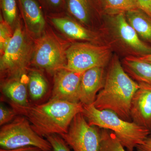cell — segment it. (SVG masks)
I'll use <instances>...</instances> for the list:
<instances>
[{"label":"cell","instance_id":"cell-1","mask_svg":"<svg viewBox=\"0 0 151 151\" xmlns=\"http://www.w3.org/2000/svg\"><path fill=\"white\" fill-rule=\"evenodd\" d=\"M10 103L17 114L28 119L38 134L45 137L66 133L73 118L81 113L83 108L80 102L71 103L51 99L38 105L23 106L12 102Z\"/></svg>","mask_w":151,"mask_h":151},{"label":"cell","instance_id":"cell-2","mask_svg":"<svg viewBox=\"0 0 151 151\" xmlns=\"http://www.w3.org/2000/svg\"><path fill=\"white\" fill-rule=\"evenodd\" d=\"M139 88V83L130 77L119 58L114 55L111 59L104 86L93 104L98 110L113 111L123 120L129 122L132 97Z\"/></svg>","mask_w":151,"mask_h":151},{"label":"cell","instance_id":"cell-3","mask_svg":"<svg viewBox=\"0 0 151 151\" xmlns=\"http://www.w3.org/2000/svg\"><path fill=\"white\" fill-rule=\"evenodd\" d=\"M83 106L81 113L89 125L113 132L127 151H134L151 134L149 130L123 120L113 111L98 110L93 104Z\"/></svg>","mask_w":151,"mask_h":151},{"label":"cell","instance_id":"cell-4","mask_svg":"<svg viewBox=\"0 0 151 151\" xmlns=\"http://www.w3.org/2000/svg\"><path fill=\"white\" fill-rule=\"evenodd\" d=\"M35 44L20 24L0 59L1 77L6 78L23 76L32 60Z\"/></svg>","mask_w":151,"mask_h":151},{"label":"cell","instance_id":"cell-5","mask_svg":"<svg viewBox=\"0 0 151 151\" xmlns=\"http://www.w3.org/2000/svg\"><path fill=\"white\" fill-rule=\"evenodd\" d=\"M0 146L5 150L33 146L44 151H52L49 142L38 134L28 119L22 116L1 128Z\"/></svg>","mask_w":151,"mask_h":151},{"label":"cell","instance_id":"cell-6","mask_svg":"<svg viewBox=\"0 0 151 151\" xmlns=\"http://www.w3.org/2000/svg\"><path fill=\"white\" fill-rule=\"evenodd\" d=\"M110 46L89 42L72 43L66 50V63L64 68L83 73L96 67H105L111 60Z\"/></svg>","mask_w":151,"mask_h":151},{"label":"cell","instance_id":"cell-7","mask_svg":"<svg viewBox=\"0 0 151 151\" xmlns=\"http://www.w3.org/2000/svg\"><path fill=\"white\" fill-rule=\"evenodd\" d=\"M68 47L52 34H45L35 44L31 62L37 67L54 74L65 67Z\"/></svg>","mask_w":151,"mask_h":151},{"label":"cell","instance_id":"cell-8","mask_svg":"<svg viewBox=\"0 0 151 151\" xmlns=\"http://www.w3.org/2000/svg\"><path fill=\"white\" fill-rule=\"evenodd\" d=\"M60 136L74 151L99 150L100 131L89 125L81 113L73 118L67 132Z\"/></svg>","mask_w":151,"mask_h":151},{"label":"cell","instance_id":"cell-9","mask_svg":"<svg viewBox=\"0 0 151 151\" xmlns=\"http://www.w3.org/2000/svg\"><path fill=\"white\" fill-rule=\"evenodd\" d=\"M113 32L120 42L140 57L151 54V46L141 40L137 33L127 21L125 13L113 15L111 19Z\"/></svg>","mask_w":151,"mask_h":151},{"label":"cell","instance_id":"cell-10","mask_svg":"<svg viewBox=\"0 0 151 151\" xmlns=\"http://www.w3.org/2000/svg\"><path fill=\"white\" fill-rule=\"evenodd\" d=\"M83 73L63 68L54 74V85L51 99L78 103L79 89Z\"/></svg>","mask_w":151,"mask_h":151},{"label":"cell","instance_id":"cell-11","mask_svg":"<svg viewBox=\"0 0 151 151\" xmlns=\"http://www.w3.org/2000/svg\"><path fill=\"white\" fill-rule=\"evenodd\" d=\"M138 83L139 88L131 102L130 117L132 122L151 132V86Z\"/></svg>","mask_w":151,"mask_h":151},{"label":"cell","instance_id":"cell-12","mask_svg":"<svg viewBox=\"0 0 151 151\" xmlns=\"http://www.w3.org/2000/svg\"><path fill=\"white\" fill-rule=\"evenodd\" d=\"M104 67H96L83 72L79 89V101L82 105L94 103L99 92L105 84Z\"/></svg>","mask_w":151,"mask_h":151},{"label":"cell","instance_id":"cell-13","mask_svg":"<svg viewBox=\"0 0 151 151\" xmlns=\"http://www.w3.org/2000/svg\"><path fill=\"white\" fill-rule=\"evenodd\" d=\"M51 15L49 18L52 24L68 37L89 42L98 40L99 36L96 32L87 29L72 18L55 14Z\"/></svg>","mask_w":151,"mask_h":151},{"label":"cell","instance_id":"cell-14","mask_svg":"<svg viewBox=\"0 0 151 151\" xmlns=\"http://www.w3.org/2000/svg\"><path fill=\"white\" fill-rule=\"evenodd\" d=\"M27 29L32 35H40L45 27L42 7L36 0H17Z\"/></svg>","mask_w":151,"mask_h":151},{"label":"cell","instance_id":"cell-15","mask_svg":"<svg viewBox=\"0 0 151 151\" xmlns=\"http://www.w3.org/2000/svg\"><path fill=\"white\" fill-rule=\"evenodd\" d=\"M123 66L132 79L138 83H144L151 86V63L133 55L124 58Z\"/></svg>","mask_w":151,"mask_h":151},{"label":"cell","instance_id":"cell-16","mask_svg":"<svg viewBox=\"0 0 151 151\" xmlns=\"http://www.w3.org/2000/svg\"><path fill=\"white\" fill-rule=\"evenodd\" d=\"M13 77L5 79L1 84L2 92L11 102L15 104L25 106L29 105L28 102L27 85L22 77Z\"/></svg>","mask_w":151,"mask_h":151},{"label":"cell","instance_id":"cell-17","mask_svg":"<svg viewBox=\"0 0 151 151\" xmlns=\"http://www.w3.org/2000/svg\"><path fill=\"white\" fill-rule=\"evenodd\" d=\"M96 0H67L65 10L81 24L87 25L94 14Z\"/></svg>","mask_w":151,"mask_h":151},{"label":"cell","instance_id":"cell-18","mask_svg":"<svg viewBox=\"0 0 151 151\" xmlns=\"http://www.w3.org/2000/svg\"><path fill=\"white\" fill-rule=\"evenodd\" d=\"M127 21L144 41L151 44V18L139 9L125 13Z\"/></svg>","mask_w":151,"mask_h":151},{"label":"cell","instance_id":"cell-19","mask_svg":"<svg viewBox=\"0 0 151 151\" xmlns=\"http://www.w3.org/2000/svg\"><path fill=\"white\" fill-rule=\"evenodd\" d=\"M28 89L31 98L32 100H40L45 95L48 84L44 76L37 70H32L28 77Z\"/></svg>","mask_w":151,"mask_h":151},{"label":"cell","instance_id":"cell-20","mask_svg":"<svg viewBox=\"0 0 151 151\" xmlns=\"http://www.w3.org/2000/svg\"><path fill=\"white\" fill-rule=\"evenodd\" d=\"M106 11L112 15L138 9L135 0H103Z\"/></svg>","mask_w":151,"mask_h":151},{"label":"cell","instance_id":"cell-21","mask_svg":"<svg viewBox=\"0 0 151 151\" xmlns=\"http://www.w3.org/2000/svg\"><path fill=\"white\" fill-rule=\"evenodd\" d=\"M0 3L3 18L12 26L18 18L17 0H0Z\"/></svg>","mask_w":151,"mask_h":151},{"label":"cell","instance_id":"cell-22","mask_svg":"<svg viewBox=\"0 0 151 151\" xmlns=\"http://www.w3.org/2000/svg\"><path fill=\"white\" fill-rule=\"evenodd\" d=\"M99 151H127L113 133L105 135L101 141Z\"/></svg>","mask_w":151,"mask_h":151},{"label":"cell","instance_id":"cell-23","mask_svg":"<svg viewBox=\"0 0 151 151\" xmlns=\"http://www.w3.org/2000/svg\"><path fill=\"white\" fill-rule=\"evenodd\" d=\"M0 20V51L3 54L13 35L12 33L11 26L3 18L1 14Z\"/></svg>","mask_w":151,"mask_h":151},{"label":"cell","instance_id":"cell-24","mask_svg":"<svg viewBox=\"0 0 151 151\" xmlns=\"http://www.w3.org/2000/svg\"><path fill=\"white\" fill-rule=\"evenodd\" d=\"M42 8L52 14H59L65 10L67 0H36Z\"/></svg>","mask_w":151,"mask_h":151},{"label":"cell","instance_id":"cell-25","mask_svg":"<svg viewBox=\"0 0 151 151\" xmlns=\"http://www.w3.org/2000/svg\"><path fill=\"white\" fill-rule=\"evenodd\" d=\"M46 138L51 145L52 151H70L67 143L60 135H49Z\"/></svg>","mask_w":151,"mask_h":151},{"label":"cell","instance_id":"cell-26","mask_svg":"<svg viewBox=\"0 0 151 151\" xmlns=\"http://www.w3.org/2000/svg\"><path fill=\"white\" fill-rule=\"evenodd\" d=\"M17 115L13 109L8 108L1 104L0 105V125L4 126L11 122Z\"/></svg>","mask_w":151,"mask_h":151},{"label":"cell","instance_id":"cell-27","mask_svg":"<svg viewBox=\"0 0 151 151\" xmlns=\"http://www.w3.org/2000/svg\"><path fill=\"white\" fill-rule=\"evenodd\" d=\"M138 9L151 18V0H135Z\"/></svg>","mask_w":151,"mask_h":151},{"label":"cell","instance_id":"cell-28","mask_svg":"<svg viewBox=\"0 0 151 151\" xmlns=\"http://www.w3.org/2000/svg\"><path fill=\"white\" fill-rule=\"evenodd\" d=\"M136 149L137 151H151V137H147L142 144L136 147Z\"/></svg>","mask_w":151,"mask_h":151},{"label":"cell","instance_id":"cell-29","mask_svg":"<svg viewBox=\"0 0 151 151\" xmlns=\"http://www.w3.org/2000/svg\"><path fill=\"white\" fill-rule=\"evenodd\" d=\"M0 151H44L37 147L33 146H28V147H22L18 148L12 149V150H5L1 149Z\"/></svg>","mask_w":151,"mask_h":151},{"label":"cell","instance_id":"cell-30","mask_svg":"<svg viewBox=\"0 0 151 151\" xmlns=\"http://www.w3.org/2000/svg\"><path fill=\"white\" fill-rule=\"evenodd\" d=\"M139 58L142 60L151 63V54L139 57Z\"/></svg>","mask_w":151,"mask_h":151},{"label":"cell","instance_id":"cell-31","mask_svg":"<svg viewBox=\"0 0 151 151\" xmlns=\"http://www.w3.org/2000/svg\"><path fill=\"white\" fill-rule=\"evenodd\" d=\"M150 137H151V134H150Z\"/></svg>","mask_w":151,"mask_h":151}]
</instances>
